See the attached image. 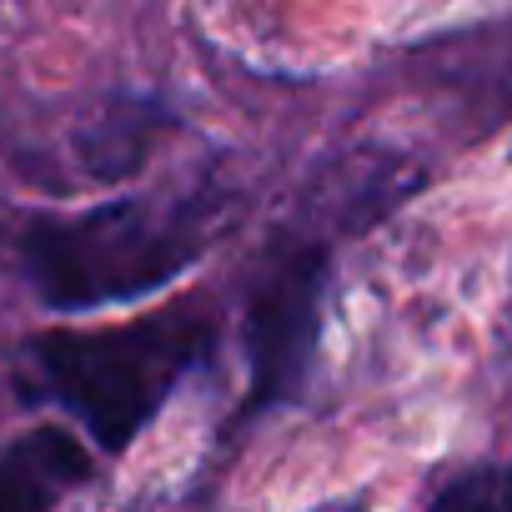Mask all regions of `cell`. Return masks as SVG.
<instances>
[{
  "label": "cell",
  "mask_w": 512,
  "mask_h": 512,
  "mask_svg": "<svg viewBox=\"0 0 512 512\" xmlns=\"http://www.w3.org/2000/svg\"><path fill=\"white\" fill-rule=\"evenodd\" d=\"M322 256L297 251L256 287L246 307V357H251V407L282 402L317 347V317H322Z\"/></svg>",
  "instance_id": "cell-3"
},
{
  "label": "cell",
  "mask_w": 512,
  "mask_h": 512,
  "mask_svg": "<svg viewBox=\"0 0 512 512\" xmlns=\"http://www.w3.org/2000/svg\"><path fill=\"white\" fill-rule=\"evenodd\" d=\"M432 512H512V467H482L447 482Z\"/></svg>",
  "instance_id": "cell-4"
},
{
  "label": "cell",
  "mask_w": 512,
  "mask_h": 512,
  "mask_svg": "<svg viewBox=\"0 0 512 512\" xmlns=\"http://www.w3.org/2000/svg\"><path fill=\"white\" fill-rule=\"evenodd\" d=\"M211 337L216 322L191 307L106 332H46L21 352V387L66 407L101 452H121L206 357Z\"/></svg>",
  "instance_id": "cell-2"
},
{
  "label": "cell",
  "mask_w": 512,
  "mask_h": 512,
  "mask_svg": "<svg viewBox=\"0 0 512 512\" xmlns=\"http://www.w3.org/2000/svg\"><path fill=\"white\" fill-rule=\"evenodd\" d=\"M211 236L201 196H131L21 231V267L51 312H96L176 282Z\"/></svg>",
  "instance_id": "cell-1"
}]
</instances>
